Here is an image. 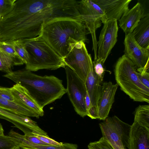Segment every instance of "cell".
<instances>
[{"label": "cell", "mask_w": 149, "mask_h": 149, "mask_svg": "<svg viewBox=\"0 0 149 149\" xmlns=\"http://www.w3.org/2000/svg\"><path fill=\"white\" fill-rule=\"evenodd\" d=\"M75 0H16L13 8L0 19V35L5 41L38 36L42 24L54 18L68 17L81 21Z\"/></svg>", "instance_id": "1"}, {"label": "cell", "mask_w": 149, "mask_h": 149, "mask_svg": "<svg viewBox=\"0 0 149 149\" xmlns=\"http://www.w3.org/2000/svg\"><path fill=\"white\" fill-rule=\"evenodd\" d=\"M90 33L80 20L65 17L54 18L42 25L40 35L62 58L70 52L71 46L77 42L88 40Z\"/></svg>", "instance_id": "2"}, {"label": "cell", "mask_w": 149, "mask_h": 149, "mask_svg": "<svg viewBox=\"0 0 149 149\" xmlns=\"http://www.w3.org/2000/svg\"><path fill=\"white\" fill-rule=\"evenodd\" d=\"M3 76L26 88L42 109L67 93L62 80L54 76H41L25 68L6 73Z\"/></svg>", "instance_id": "3"}, {"label": "cell", "mask_w": 149, "mask_h": 149, "mask_svg": "<svg viewBox=\"0 0 149 149\" xmlns=\"http://www.w3.org/2000/svg\"><path fill=\"white\" fill-rule=\"evenodd\" d=\"M20 39L24 43L29 54V60L25 64L26 69L31 72L65 68L63 58L40 35L34 38Z\"/></svg>", "instance_id": "4"}, {"label": "cell", "mask_w": 149, "mask_h": 149, "mask_svg": "<svg viewBox=\"0 0 149 149\" xmlns=\"http://www.w3.org/2000/svg\"><path fill=\"white\" fill-rule=\"evenodd\" d=\"M134 63L123 55L117 60L114 72L117 84L134 101L149 103V88L140 81Z\"/></svg>", "instance_id": "5"}, {"label": "cell", "mask_w": 149, "mask_h": 149, "mask_svg": "<svg viewBox=\"0 0 149 149\" xmlns=\"http://www.w3.org/2000/svg\"><path fill=\"white\" fill-rule=\"evenodd\" d=\"M99 124L102 137L114 149H127L129 145L131 125L117 116L107 117Z\"/></svg>", "instance_id": "6"}, {"label": "cell", "mask_w": 149, "mask_h": 149, "mask_svg": "<svg viewBox=\"0 0 149 149\" xmlns=\"http://www.w3.org/2000/svg\"><path fill=\"white\" fill-rule=\"evenodd\" d=\"M77 9L81 21L91 35L94 60H96L97 59V49L96 31L101 26L102 23L104 24L107 22L105 14L100 8L93 0L78 1Z\"/></svg>", "instance_id": "7"}, {"label": "cell", "mask_w": 149, "mask_h": 149, "mask_svg": "<svg viewBox=\"0 0 149 149\" xmlns=\"http://www.w3.org/2000/svg\"><path fill=\"white\" fill-rule=\"evenodd\" d=\"M63 59L66 66L69 68L85 83L90 68L93 64L84 42L80 41L72 45L70 52Z\"/></svg>", "instance_id": "8"}, {"label": "cell", "mask_w": 149, "mask_h": 149, "mask_svg": "<svg viewBox=\"0 0 149 149\" xmlns=\"http://www.w3.org/2000/svg\"><path fill=\"white\" fill-rule=\"evenodd\" d=\"M67 93L77 113L82 117L87 116L85 98L87 91L84 82L69 68L66 66Z\"/></svg>", "instance_id": "9"}, {"label": "cell", "mask_w": 149, "mask_h": 149, "mask_svg": "<svg viewBox=\"0 0 149 149\" xmlns=\"http://www.w3.org/2000/svg\"><path fill=\"white\" fill-rule=\"evenodd\" d=\"M118 30L116 19L104 24L97 42V59L103 65L117 42Z\"/></svg>", "instance_id": "10"}, {"label": "cell", "mask_w": 149, "mask_h": 149, "mask_svg": "<svg viewBox=\"0 0 149 149\" xmlns=\"http://www.w3.org/2000/svg\"><path fill=\"white\" fill-rule=\"evenodd\" d=\"M124 44V55L134 63L138 72L149 61V49L141 47L135 40L132 33L125 35Z\"/></svg>", "instance_id": "11"}, {"label": "cell", "mask_w": 149, "mask_h": 149, "mask_svg": "<svg viewBox=\"0 0 149 149\" xmlns=\"http://www.w3.org/2000/svg\"><path fill=\"white\" fill-rule=\"evenodd\" d=\"M0 118L6 120L13 123L23 132L24 135L32 132L42 135L47 133L38 125L36 123L29 117L18 115L0 107Z\"/></svg>", "instance_id": "12"}, {"label": "cell", "mask_w": 149, "mask_h": 149, "mask_svg": "<svg viewBox=\"0 0 149 149\" xmlns=\"http://www.w3.org/2000/svg\"><path fill=\"white\" fill-rule=\"evenodd\" d=\"M118 86L117 84H113L111 81L102 83L96 106L98 119L104 120L108 117Z\"/></svg>", "instance_id": "13"}, {"label": "cell", "mask_w": 149, "mask_h": 149, "mask_svg": "<svg viewBox=\"0 0 149 149\" xmlns=\"http://www.w3.org/2000/svg\"><path fill=\"white\" fill-rule=\"evenodd\" d=\"M104 13L107 22L113 19L119 20L129 9L132 0H93Z\"/></svg>", "instance_id": "14"}, {"label": "cell", "mask_w": 149, "mask_h": 149, "mask_svg": "<svg viewBox=\"0 0 149 149\" xmlns=\"http://www.w3.org/2000/svg\"><path fill=\"white\" fill-rule=\"evenodd\" d=\"M148 14L145 13L142 5L138 2L123 15L118 20L119 26L125 35L132 33L141 19Z\"/></svg>", "instance_id": "15"}, {"label": "cell", "mask_w": 149, "mask_h": 149, "mask_svg": "<svg viewBox=\"0 0 149 149\" xmlns=\"http://www.w3.org/2000/svg\"><path fill=\"white\" fill-rule=\"evenodd\" d=\"M127 149H149V128L134 122L131 125Z\"/></svg>", "instance_id": "16"}, {"label": "cell", "mask_w": 149, "mask_h": 149, "mask_svg": "<svg viewBox=\"0 0 149 149\" xmlns=\"http://www.w3.org/2000/svg\"><path fill=\"white\" fill-rule=\"evenodd\" d=\"M10 90L14 102L38 113L40 116H43V109L39 107L24 87L16 84L10 88Z\"/></svg>", "instance_id": "17"}, {"label": "cell", "mask_w": 149, "mask_h": 149, "mask_svg": "<svg viewBox=\"0 0 149 149\" xmlns=\"http://www.w3.org/2000/svg\"><path fill=\"white\" fill-rule=\"evenodd\" d=\"M12 136L18 146L23 149H78L76 144L69 143H63L62 145L58 146L35 144L27 140L24 135L16 132H14Z\"/></svg>", "instance_id": "18"}, {"label": "cell", "mask_w": 149, "mask_h": 149, "mask_svg": "<svg viewBox=\"0 0 149 149\" xmlns=\"http://www.w3.org/2000/svg\"><path fill=\"white\" fill-rule=\"evenodd\" d=\"M102 82L95 73L93 65L90 68L85 83L92 106H96L101 92Z\"/></svg>", "instance_id": "19"}, {"label": "cell", "mask_w": 149, "mask_h": 149, "mask_svg": "<svg viewBox=\"0 0 149 149\" xmlns=\"http://www.w3.org/2000/svg\"><path fill=\"white\" fill-rule=\"evenodd\" d=\"M132 33L135 40L141 47L149 49V14L141 19Z\"/></svg>", "instance_id": "20"}, {"label": "cell", "mask_w": 149, "mask_h": 149, "mask_svg": "<svg viewBox=\"0 0 149 149\" xmlns=\"http://www.w3.org/2000/svg\"><path fill=\"white\" fill-rule=\"evenodd\" d=\"M0 107L15 114L28 117L39 118L40 116L29 109L13 101H9L0 97Z\"/></svg>", "instance_id": "21"}, {"label": "cell", "mask_w": 149, "mask_h": 149, "mask_svg": "<svg viewBox=\"0 0 149 149\" xmlns=\"http://www.w3.org/2000/svg\"><path fill=\"white\" fill-rule=\"evenodd\" d=\"M134 122L149 128V105H140L134 113Z\"/></svg>", "instance_id": "22"}, {"label": "cell", "mask_w": 149, "mask_h": 149, "mask_svg": "<svg viewBox=\"0 0 149 149\" xmlns=\"http://www.w3.org/2000/svg\"><path fill=\"white\" fill-rule=\"evenodd\" d=\"M7 43L13 47L17 53L23 60L24 63L26 64L29 60V56L23 41L21 39H19Z\"/></svg>", "instance_id": "23"}, {"label": "cell", "mask_w": 149, "mask_h": 149, "mask_svg": "<svg viewBox=\"0 0 149 149\" xmlns=\"http://www.w3.org/2000/svg\"><path fill=\"white\" fill-rule=\"evenodd\" d=\"M0 60L4 69V72L9 73L13 71L12 68L14 65H20L19 63L0 49Z\"/></svg>", "instance_id": "24"}, {"label": "cell", "mask_w": 149, "mask_h": 149, "mask_svg": "<svg viewBox=\"0 0 149 149\" xmlns=\"http://www.w3.org/2000/svg\"><path fill=\"white\" fill-rule=\"evenodd\" d=\"M0 49L18 62L19 65L24 63L21 57L9 43L5 42L0 41Z\"/></svg>", "instance_id": "25"}, {"label": "cell", "mask_w": 149, "mask_h": 149, "mask_svg": "<svg viewBox=\"0 0 149 149\" xmlns=\"http://www.w3.org/2000/svg\"><path fill=\"white\" fill-rule=\"evenodd\" d=\"M88 149H114L106 139L102 137L98 141L90 142Z\"/></svg>", "instance_id": "26"}, {"label": "cell", "mask_w": 149, "mask_h": 149, "mask_svg": "<svg viewBox=\"0 0 149 149\" xmlns=\"http://www.w3.org/2000/svg\"><path fill=\"white\" fill-rule=\"evenodd\" d=\"M16 0H0V15L3 17L13 9Z\"/></svg>", "instance_id": "27"}, {"label": "cell", "mask_w": 149, "mask_h": 149, "mask_svg": "<svg viewBox=\"0 0 149 149\" xmlns=\"http://www.w3.org/2000/svg\"><path fill=\"white\" fill-rule=\"evenodd\" d=\"M15 146H18L13 138L0 135V149H10Z\"/></svg>", "instance_id": "28"}, {"label": "cell", "mask_w": 149, "mask_h": 149, "mask_svg": "<svg viewBox=\"0 0 149 149\" xmlns=\"http://www.w3.org/2000/svg\"><path fill=\"white\" fill-rule=\"evenodd\" d=\"M93 64L95 73L102 82L105 72V70L103 67V64L97 59L94 60L93 62Z\"/></svg>", "instance_id": "29"}, {"label": "cell", "mask_w": 149, "mask_h": 149, "mask_svg": "<svg viewBox=\"0 0 149 149\" xmlns=\"http://www.w3.org/2000/svg\"><path fill=\"white\" fill-rule=\"evenodd\" d=\"M32 134L40 140L48 145L58 146L62 145L63 144V143L56 141L54 140L49 137V136L34 133Z\"/></svg>", "instance_id": "30"}, {"label": "cell", "mask_w": 149, "mask_h": 149, "mask_svg": "<svg viewBox=\"0 0 149 149\" xmlns=\"http://www.w3.org/2000/svg\"><path fill=\"white\" fill-rule=\"evenodd\" d=\"M0 97L5 100L13 102V97L10 92V88L0 86Z\"/></svg>", "instance_id": "31"}, {"label": "cell", "mask_w": 149, "mask_h": 149, "mask_svg": "<svg viewBox=\"0 0 149 149\" xmlns=\"http://www.w3.org/2000/svg\"><path fill=\"white\" fill-rule=\"evenodd\" d=\"M137 74L142 83L146 87L149 88V72H146L141 74L137 72Z\"/></svg>", "instance_id": "32"}, {"label": "cell", "mask_w": 149, "mask_h": 149, "mask_svg": "<svg viewBox=\"0 0 149 149\" xmlns=\"http://www.w3.org/2000/svg\"><path fill=\"white\" fill-rule=\"evenodd\" d=\"M24 136L27 140L33 143L41 145H47L34 136L32 134L24 135Z\"/></svg>", "instance_id": "33"}, {"label": "cell", "mask_w": 149, "mask_h": 149, "mask_svg": "<svg viewBox=\"0 0 149 149\" xmlns=\"http://www.w3.org/2000/svg\"><path fill=\"white\" fill-rule=\"evenodd\" d=\"M87 116L92 119H98V116L96 106H92L88 111Z\"/></svg>", "instance_id": "34"}, {"label": "cell", "mask_w": 149, "mask_h": 149, "mask_svg": "<svg viewBox=\"0 0 149 149\" xmlns=\"http://www.w3.org/2000/svg\"><path fill=\"white\" fill-rule=\"evenodd\" d=\"M85 101L86 110L87 112L88 111L92 106L87 91L85 97Z\"/></svg>", "instance_id": "35"}, {"label": "cell", "mask_w": 149, "mask_h": 149, "mask_svg": "<svg viewBox=\"0 0 149 149\" xmlns=\"http://www.w3.org/2000/svg\"><path fill=\"white\" fill-rule=\"evenodd\" d=\"M4 130L1 124L0 123V135H4Z\"/></svg>", "instance_id": "36"}, {"label": "cell", "mask_w": 149, "mask_h": 149, "mask_svg": "<svg viewBox=\"0 0 149 149\" xmlns=\"http://www.w3.org/2000/svg\"><path fill=\"white\" fill-rule=\"evenodd\" d=\"M10 149H20V148L18 146H15Z\"/></svg>", "instance_id": "37"}, {"label": "cell", "mask_w": 149, "mask_h": 149, "mask_svg": "<svg viewBox=\"0 0 149 149\" xmlns=\"http://www.w3.org/2000/svg\"><path fill=\"white\" fill-rule=\"evenodd\" d=\"M1 16L0 15V19H1Z\"/></svg>", "instance_id": "38"}]
</instances>
